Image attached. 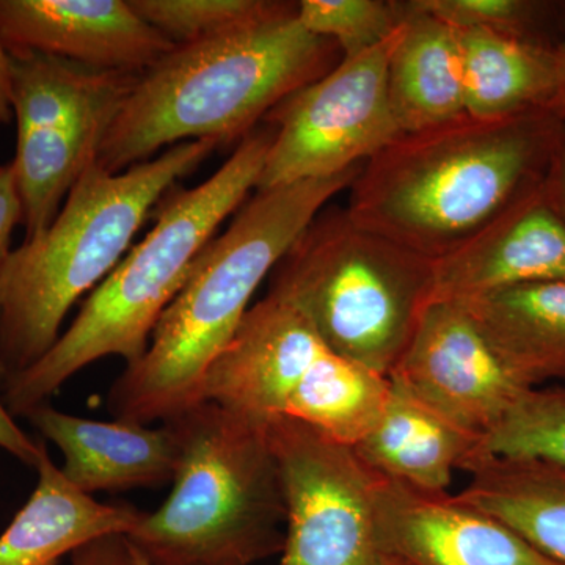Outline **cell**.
I'll use <instances>...</instances> for the list:
<instances>
[{
    "instance_id": "e0dca14e",
    "label": "cell",
    "mask_w": 565,
    "mask_h": 565,
    "mask_svg": "<svg viewBox=\"0 0 565 565\" xmlns=\"http://www.w3.org/2000/svg\"><path fill=\"white\" fill-rule=\"evenodd\" d=\"M33 468L35 490L0 534V565H57L99 539L126 537L143 519L134 505L99 503L77 490L44 444Z\"/></svg>"
},
{
    "instance_id": "30bf717a",
    "label": "cell",
    "mask_w": 565,
    "mask_h": 565,
    "mask_svg": "<svg viewBox=\"0 0 565 565\" xmlns=\"http://www.w3.org/2000/svg\"><path fill=\"white\" fill-rule=\"evenodd\" d=\"M267 435L286 505L280 565H385L377 539L379 476L351 446L277 416Z\"/></svg>"
},
{
    "instance_id": "9c48e42d",
    "label": "cell",
    "mask_w": 565,
    "mask_h": 565,
    "mask_svg": "<svg viewBox=\"0 0 565 565\" xmlns=\"http://www.w3.org/2000/svg\"><path fill=\"white\" fill-rule=\"evenodd\" d=\"M403 24L373 50L341 58L264 118L274 140L256 191L349 172L403 134L388 92L390 58Z\"/></svg>"
},
{
    "instance_id": "277c9868",
    "label": "cell",
    "mask_w": 565,
    "mask_h": 565,
    "mask_svg": "<svg viewBox=\"0 0 565 565\" xmlns=\"http://www.w3.org/2000/svg\"><path fill=\"white\" fill-rule=\"evenodd\" d=\"M273 140V128L253 129L202 184L174 185L163 195L150 232L82 303L57 343L7 379L2 401L14 418L50 403L73 375L98 360L120 356L126 366L139 362L196 256L256 191Z\"/></svg>"
},
{
    "instance_id": "f1b7e54d",
    "label": "cell",
    "mask_w": 565,
    "mask_h": 565,
    "mask_svg": "<svg viewBox=\"0 0 565 565\" xmlns=\"http://www.w3.org/2000/svg\"><path fill=\"white\" fill-rule=\"evenodd\" d=\"M6 381L7 371L0 360V384H6ZM41 448H43V441H35L28 437V434L14 423V416L7 411L2 396H0V449L17 457L20 462L35 467Z\"/></svg>"
},
{
    "instance_id": "4fadbf2b",
    "label": "cell",
    "mask_w": 565,
    "mask_h": 565,
    "mask_svg": "<svg viewBox=\"0 0 565 565\" xmlns=\"http://www.w3.org/2000/svg\"><path fill=\"white\" fill-rule=\"evenodd\" d=\"M375 520L385 565H561L455 494L379 478Z\"/></svg>"
},
{
    "instance_id": "d4e9b609",
    "label": "cell",
    "mask_w": 565,
    "mask_h": 565,
    "mask_svg": "<svg viewBox=\"0 0 565 565\" xmlns=\"http://www.w3.org/2000/svg\"><path fill=\"white\" fill-rule=\"evenodd\" d=\"M275 0H129L134 11L174 46L215 39L269 17Z\"/></svg>"
},
{
    "instance_id": "7402d4cb",
    "label": "cell",
    "mask_w": 565,
    "mask_h": 565,
    "mask_svg": "<svg viewBox=\"0 0 565 565\" xmlns=\"http://www.w3.org/2000/svg\"><path fill=\"white\" fill-rule=\"evenodd\" d=\"M465 114L475 118L555 114V46L492 31H459Z\"/></svg>"
},
{
    "instance_id": "603a6c76",
    "label": "cell",
    "mask_w": 565,
    "mask_h": 565,
    "mask_svg": "<svg viewBox=\"0 0 565 565\" xmlns=\"http://www.w3.org/2000/svg\"><path fill=\"white\" fill-rule=\"evenodd\" d=\"M390 393L388 375L327 351L289 397L282 416L355 448L384 415Z\"/></svg>"
},
{
    "instance_id": "44dd1931",
    "label": "cell",
    "mask_w": 565,
    "mask_h": 565,
    "mask_svg": "<svg viewBox=\"0 0 565 565\" xmlns=\"http://www.w3.org/2000/svg\"><path fill=\"white\" fill-rule=\"evenodd\" d=\"M407 18L388 65L390 103L401 132L465 115L460 32L405 2Z\"/></svg>"
},
{
    "instance_id": "4316f807",
    "label": "cell",
    "mask_w": 565,
    "mask_h": 565,
    "mask_svg": "<svg viewBox=\"0 0 565 565\" xmlns=\"http://www.w3.org/2000/svg\"><path fill=\"white\" fill-rule=\"evenodd\" d=\"M407 3L416 13L429 14L457 31L482 29L548 44L539 35V28L552 3L534 0H408Z\"/></svg>"
},
{
    "instance_id": "cb8c5ba5",
    "label": "cell",
    "mask_w": 565,
    "mask_h": 565,
    "mask_svg": "<svg viewBox=\"0 0 565 565\" xmlns=\"http://www.w3.org/2000/svg\"><path fill=\"white\" fill-rule=\"evenodd\" d=\"M479 456L539 459L565 467V388L525 390L482 435Z\"/></svg>"
},
{
    "instance_id": "ac0fdd59",
    "label": "cell",
    "mask_w": 565,
    "mask_h": 565,
    "mask_svg": "<svg viewBox=\"0 0 565 565\" xmlns=\"http://www.w3.org/2000/svg\"><path fill=\"white\" fill-rule=\"evenodd\" d=\"M479 440L392 381L384 415L353 449L385 481L445 494L456 471L465 473L473 463Z\"/></svg>"
},
{
    "instance_id": "3957f363",
    "label": "cell",
    "mask_w": 565,
    "mask_h": 565,
    "mask_svg": "<svg viewBox=\"0 0 565 565\" xmlns=\"http://www.w3.org/2000/svg\"><path fill=\"white\" fill-rule=\"evenodd\" d=\"M297 11L299 2H285L263 20L163 55L137 77L96 163L120 173L184 141L243 140L343 58L334 41L300 24Z\"/></svg>"
},
{
    "instance_id": "d6a6232c",
    "label": "cell",
    "mask_w": 565,
    "mask_h": 565,
    "mask_svg": "<svg viewBox=\"0 0 565 565\" xmlns=\"http://www.w3.org/2000/svg\"><path fill=\"white\" fill-rule=\"evenodd\" d=\"M555 58L557 66L555 115L559 120L565 121V32L563 40L555 44Z\"/></svg>"
},
{
    "instance_id": "5b68a950",
    "label": "cell",
    "mask_w": 565,
    "mask_h": 565,
    "mask_svg": "<svg viewBox=\"0 0 565 565\" xmlns=\"http://www.w3.org/2000/svg\"><path fill=\"white\" fill-rule=\"evenodd\" d=\"M215 148L211 140L184 141L120 173L93 163L54 222L11 250L0 266V360L7 379L57 343L73 305L106 280L163 195Z\"/></svg>"
},
{
    "instance_id": "ba28073f",
    "label": "cell",
    "mask_w": 565,
    "mask_h": 565,
    "mask_svg": "<svg viewBox=\"0 0 565 565\" xmlns=\"http://www.w3.org/2000/svg\"><path fill=\"white\" fill-rule=\"evenodd\" d=\"M10 57L18 131L11 169L28 241L54 222L71 189L96 163L139 74L90 68L35 52Z\"/></svg>"
},
{
    "instance_id": "2e32d148",
    "label": "cell",
    "mask_w": 565,
    "mask_h": 565,
    "mask_svg": "<svg viewBox=\"0 0 565 565\" xmlns=\"http://www.w3.org/2000/svg\"><path fill=\"white\" fill-rule=\"evenodd\" d=\"M61 449L63 476L81 492H121L173 482L180 444L170 424L96 422L63 414L50 403L25 416Z\"/></svg>"
},
{
    "instance_id": "6da1fadb",
    "label": "cell",
    "mask_w": 565,
    "mask_h": 565,
    "mask_svg": "<svg viewBox=\"0 0 565 565\" xmlns=\"http://www.w3.org/2000/svg\"><path fill=\"white\" fill-rule=\"evenodd\" d=\"M563 122L546 110L492 120L465 114L401 134L363 163L345 210L437 262L544 181Z\"/></svg>"
},
{
    "instance_id": "7a4b0ae2",
    "label": "cell",
    "mask_w": 565,
    "mask_h": 565,
    "mask_svg": "<svg viewBox=\"0 0 565 565\" xmlns=\"http://www.w3.org/2000/svg\"><path fill=\"white\" fill-rule=\"evenodd\" d=\"M360 169L255 191L196 256L145 355L111 384L107 408L115 419L150 426L203 403L207 371L239 329L256 289Z\"/></svg>"
},
{
    "instance_id": "8992f818",
    "label": "cell",
    "mask_w": 565,
    "mask_h": 565,
    "mask_svg": "<svg viewBox=\"0 0 565 565\" xmlns=\"http://www.w3.org/2000/svg\"><path fill=\"white\" fill-rule=\"evenodd\" d=\"M166 423L181 451L173 489L128 544L151 565H253L281 553L285 493L267 423L210 401Z\"/></svg>"
},
{
    "instance_id": "836d02e7",
    "label": "cell",
    "mask_w": 565,
    "mask_h": 565,
    "mask_svg": "<svg viewBox=\"0 0 565 565\" xmlns=\"http://www.w3.org/2000/svg\"><path fill=\"white\" fill-rule=\"evenodd\" d=\"M129 546H131V545H129ZM131 552H132L134 565H151L150 563H148L147 559H145L143 556L140 555V553H137L136 550L132 548V546H131Z\"/></svg>"
},
{
    "instance_id": "4dcf8cb0",
    "label": "cell",
    "mask_w": 565,
    "mask_h": 565,
    "mask_svg": "<svg viewBox=\"0 0 565 565\" xmlns=\"http://www.w3.org/2000/svg\"><path fill=\"white\" fill-rule=\"evenodd\" d=\"M546 195L565 217V121L544 178Z\"/></svg>"
},
{
    "instance_id": "9a60e30c",
    "label": "cell",
    "mask_w": 565,
    "mask_h": 565,
    "mask_svg": "<svg viewBox=\"0 0 565 565\" xmlns=\"http://www.w3.org/2000/svg\"><path fill=\"white\" fill-rule=\"evenodd\" d=\"M433 264L430 303H465L515 286L565 280V217L542 181Z\"/></svg>"
},
{
    "instance_id": "f546056e",
    "label": "cell",
    "mask_w": 565,
    "mask_h": 565,
    "mask_svg": "<svg viewBox=\"0 0 565 565\" xmlns=\"http://www.w3.org/2000/svg\"><path fill=\"white\" fill-rule=\"evenodd\" d=\"M71 565H134L131 546L125 535H109L73 553Z\"/></svg>"
},
{
    "instance_id": "8fae6325",
    "label": "cell",
    "mask_w": 565,
    "mask_h": 565,
    "mask_svg": "<svg viewBox=\"0 0 565 565\" xmlns=\"http://www.w3.org/2000/svg\"><path fill=\"white\" fill-rule=\"evenodd\" d=\"M388 377L478 437L525 392L498 362L467 308L457 302L427 305Z\"/></svg>"
},
{
    "instance_id": "5bb4252c",
    "label": "cell",
    "mask_w": 565,
    "mask_h": 565,
    "mask_svg": "<svg viewBox=\"0 0 565 565\" xmlns=\"http://www.w3.org/2000/svg\"><path fill=\"white\" fill-rule=\"evenodd\" d=\"M0 41L90 68L141 74L173 51L129 0H0Z\"/></svg>"
},
{
    "instance_id": "ffe728a7",
    "label": "cell",
    "mask_w": 565,
    "mask_h": 565,
    "mask_svg": "<svg viewBox=\"0 0 565 565\" xmlns=\"http://www.w3.org/2000/svg\"><path fill=\"white\" fill-rule=\"evenodd\" d=\"M455 494L511 527L542 555L565 565V467L519 457L479 456Z\"/></svg>"
},
{
    "instance_id": "484cf974",
    "label": "cell",
    "mask_w": 565,
    "mask_h": 565,
    "mask_svg": "<svg viewBox=\"0 0 565 565\" xmlns=\"http://www.w3.org/2000/svg\"><path fill=\"white\" fill-rule=\"evenodd\" d=\"M407 18L405 2L388 0H302L297 20L315 35L338 44L343 57L373 50Z\"/></svg>"
},
{
    "instance_id": "7c38bea8",
    "label": "cell",
    "mask_w": 565,
    "mask_h": 565,
    "mask_svg": "<svg viewBox=\"0 0 565 565\" xmlns=\"http://www.w3.org/2000/svg\"><path fill=\"white\" fill-rule=\"evenodd\" d=\"M327 351L299 308L267 292L212 363L203 401L252 422H270L285 415L289 397Z\"/></svg>"
},
{
    "instance_id": "d6986e66",
    "label": "cell",
    "mask_w": 565,
    "mask_h": 565,
    "mask_svg": "<svg viewBox=\"0 0 565 565\" xmlns=\"http://www.w3.org/2000/svg\"><path fill=\"white\" fill-rule=\"evenodd\" d=\"M462 305L516 385L565 381V280L515 286Z\"/></svg>"
},
{
    "instance_id": "1f68e13d",
    "label": "cell",
    "mask_w": 565,
    "mask_h": 565,
    "mask_svg": "<svg viewBox=\"0 0 565 565\" xmlns=\"http://www.w3.org/2000/svg\"><path fill=\"white\" fill-rule=\"evenodd\" d=\"M13 118L11 106V57L0 41V125H7Z\"/></svg>"
},
{
    "instance_id": "52a82bcc",
    "label": "cell",
    "mask_w": 565,
    "mask_h": 565,
    "mask_svg": "<svg viewBox=\"0 0 565 565\" xmlns=\"http://www.w3.org/2000/svg\"><path fill=\"white\" fill-rule=\"evenodd\" d=\"M434 264L330 207L270 274L269 291L299 308L330 351L390 375L433 299Z\"/></svg>"
},
{
    "instance_id": "83f0119b",
    "label": "cell",
    "mask_w": 565,
    "mask_h": 565,
    "mask_svg": "<svg viewBox=\"0 0 565 565\" xmlns=\"http://www.w3.org/2000/svg\"><path fill=\"white\" fill-rule=\"evenodd\" d=\"M18 225H22V204L13 169L9 163L0 166V266L13 250L11 237Z\"/></svg>"
}]
</instances>
